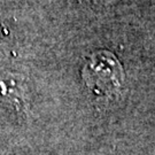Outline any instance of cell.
<instances>
[{"label":"cell","instance_id":"obj_3","mask_svg":"<svg viewBox=\"0 0 155 155\" xmlns=\"http://www.w3.org/2000/svg\"><path fill=\"white\" fill-rule=\"evenodd\" d=\"M79 1L89 2L91 5H109V4L115 2L116 0H79Z\"/></svg>","mask_w":155,"mask_h":155},{"label":"cell","instance_id":"obj_1","mask_svg":"<svg viewBox=\"0 0 155 155\" xmlns=\"http://www.w3.org/2000/svg\"><path fill=\"white\" fill-rule=\"evenodd\" d=\"M82 77L90 91L97 95L114 97L124 84V69L110 51H97L86 59Z\"/></svg>","mask_w":155,"mask_h":155},{"label":"cell","instance_id":"obj_2","mask_svg":"<svg viewBox=\"0 0 155 155\" xmlns=\"http://www.w3.org/2000/svg\"><path fill=\"white\" fill-rule=\"evenodd\" d=\"M0 95L15 106H22L24 102V90L21 78L15 75H0Z\"/></svg>","mask_w":155,"mask_h":155}]
</instances>
